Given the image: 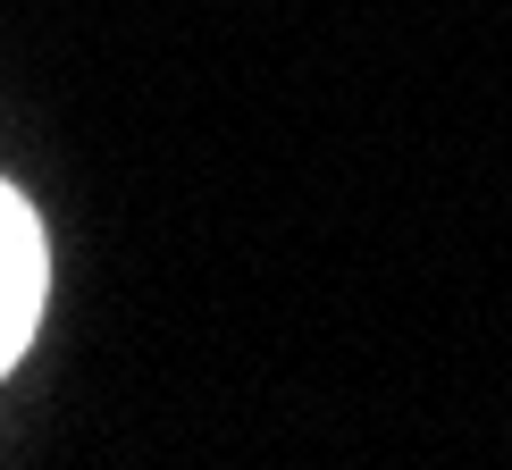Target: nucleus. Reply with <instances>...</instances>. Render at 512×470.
<instances>
[{
  "label": "nucleus",
  "instance_id": "1",
  "mask_svg": "<svg viewBox=\"0 0 512 470\" xmlns=\"http://www.w3.org/2000/svg\"><path fill=\"white\" fill-rule=\"evenodd\" d=\"M42 286H51V252H42V219L26 194L0 185V370L26 353L34 319H42Z\"/></svg>",
  "mask_w": 512,
  "mask_h": 470
}]
</instances>
